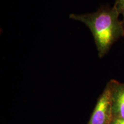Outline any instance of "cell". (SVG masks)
<instances>
[{
  "label": "cell",
  "mask_w": 124,
  "mask_h": 124,
  "mask_svg": "<svg viewBox=\"0 0 124 124\" xmlns=\"http://www.w3.org/2000/svg\"><path fill=\"white\" fill-rule=\"evenodd\" d=\"M113 6H102L97 11L86 14H71V19L86 25L92 33L100 58L109 52L113 45L124 36V24Z\"/></svg>",
  "instance_id": "1"
},
{
  "label": "cell",
  "mask_w": 124,
  "mask_h": 124,
  "mask_svg": "<svg viewBox=\"0 0 124 124\" xmlns=\"http://www.w3.org/2000/svg\"><path fill=\"white\" fill-rule=\"evenodd\" d=\"M108 83L110 89L113 117L124 120V82L111 79Z\"/></svg>",
  "instance_id": "3"
},
{
  "label": "cell",
  "mask_w": 124,
  "mask_h": 124,
  "mask_svg": "<svg viewBox=\"0 0 124 124\" xmlns=\"http://www.w3.org/2000/svg\"><path fill=\"white\" fill-rule=\"evenodd\" d=\"M110 124H124V120L113 118Z\"/></svg>",
  "instance_id": "5"
},
{
  "label": "cell",
  "mask_w": 124,
  "mask_h": 124,
  "mask_svg": "<svg viewBox=\"0 0 124 124\" xmlns=\"http://www.w3.org/2000/svg\"><path fill=\"white\" fill-rule=\"evenodd\" d=\"M114 7L116 8L120 15L123 17V21L124 24V0H116Z\"/></svg>",
  "instance_id": "4"
},
{
  "label": "cell",
  "mask_w": 124,
  "mask_h": 124,
  "mask_svg": "<svg viewBox=\"0 0 124 124\" xmlns=\"http://www.w3.org/2000/svg\"><path fill=\"white\" fill-rule=\"evenodd\" d=\"M113 118L110 89L108 83L98 99L87 124H110Z\"/></svg>",
  "instance_id": "2"
}]
</instances>
